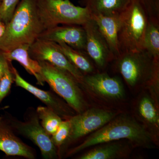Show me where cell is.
I'll return each instance as SVG.
<instances>
[{
	"mask_svg": "<svg viewBox=\"0 0 159 159\" xmlns=\"http://www.w3.org/2000/svg\"><path fill=\"white\" fill-rule=\"evenodd\" d=\"M61 51L71 63L83 74H93L95 69L85 51H80L71 48L65 43H57Z\"/></svg>",
	"mask_w": 159,
	"mask_h": 159,
	"instance_id": "obj_18",
	"label": "cell"
},
{
	"mask_svg": "<svg viewBox=\"0 0 159 159\" xmlns=\"http://www.w3.org/2000/svg\"><path fill=\"white\" fill-rule=\"evenodd\" d=\"M149 15L145 0H129L119 15L118 42L120 54L145 50Z\"/></svg>",
	"mask_w": 159,
	"mask_h": 159,
	"instance_id": "obj_3",
	"label": "cell"
},
{
	"mask_svg": "<svg viewBox=\"0 0 159 159\" xmlns=\"http://www.w3.org/2000/svg\"><path fill=\"white\" fill-rule=\"evenodd\" d=\"M1 1H0V5H1Z\"/></svg>",
	"mask_w": 159,
	"mask_h": 159,
	"instance_id": "obj_29",
	"label": "cell"
},
{
	"mask_svg": "<svg viewBox=\"0 0 159 159\" xmlns=\"http://www.w3.org/2000/svg\"><path fill=\"white\" fill-rule=\"evenodd\" d=\"M145 33V49L154 59H159V14L149 13Z\"/></svg>",
	"mask_w": 159,
	"mask_h": 159,
	"instance_id": "obj_19",
	"label": "cell"
},
{
	"mask_svg": "<svg viewBox=\"0 0 159 159\" xmlns=\"http://www.w3.org/2000/svg\"><path fill=\"white\" fill-rule=\"evenodd\" d=\"M138 111L140 116L147 123L158 127V111L153 100L150 97L148 96L142 97L139 103Z\"/></svg>",
	"mask_w": 159,
	"mask_h": 159,
	"instance_id": "obj_22",
	"label": "cell"
},
{
	"mask_svg": "<svg viewBox=\"0 0 159 159\" xmlns=\"http://www.w3.org/2000/svg\"><path fill=\"white\" fill-rule=\"evenodd\" d=\"M12 70L14 74V81L16 86L34 95L61 118L68 119L74 116V110L66 102L65 103L62 101L57 94L54 93L51 91H44L38 88L22 77L13 66Z\"/></svg>",
	"mask_w": 159,
	"mask_h": 159,
	"instance_id": "obj_11",
	"label": "cell"
},
{
	"mask_svg": "<svg viewBox=\"0 0 159 159\" xmlns=\"http://www.w3.org/2000/svg\"><path fill=\"white\" fill-rule=\"evenodd\" d=\"M116 59L118 70L129 85L157 82L159 61L145 50L123 52Z\"/></svg>",
	"mask_w": 159,
	"mask_h": 159,
	"instance_id": "obj_5",
	"label": "cell"
},
{
	"mask_svg": "<svg viewBox=\"0 0 159 159\" xmlns=\"http://www.w3.org/2000/svg\"><path fill=\"white\" fill-rule=\"evenodd\" d=\"M30 45L23 44L9 52H4L6 59L9 62L16 61L19 63L29 74L35 77L38 85L43 86L44 79L42 73L39 62L31 57L29 53Z\"/></svg>",
	"mask_w": 159,
	"mask_h": 159,
	"instance_id": "obj_16",
	"label": "cell"
},
{
	"mask_svg": "<svg viewBox=\"0 0 159 159\" xmlns=\"http://www.w3.org/2000/svg\"><path fill=\"white\" fill-rule=\"evenodd\" d=\"M2 117L0 116V119H2Z\"/></svg>",
	"mask_w": 159,
	"mask_h": 159,
	"instance_id": "obj_28",
	"label": "cell"
},
{
	"mask_svg": "<svg viewBox=\"0 0 159 159\" xmlns=\"http://www.w3.org/2000/svg\"><path fill=\"white\" fill-rule=\"evenodd\" d=\"M45 82L55 93L62 98L74 111L78 113L85 110L87 104L80 83L67 71L46 61H38Z\"/></svg>",
	"mask_w": 159,
	"mask_h": 159,
	"instance_id": "obj_6",
	"label": "cell"
},
{
	"mask_svg": "<svg viewBox=\"0 0 159 159\" xmlns=\"http://www.w3.org/2000/svg\"><path fill=\"white\" fill-rule=\"evenodd\" d=\"M122 139H128L135 145L145 147L150 146L152 141L151 134L145 126L130 117L121 116L94 131L67 154L73 155L89 147Z\"/></svg>",
	"mask_w": 159,
	"mask_h": 159,
	"instance_id": "obj_2",
	"label": "cell"
},
{
	"mask_svg": "<svg viewBox=\"0 0 159 159\" xmlns=\"http://www.w3.org/2000/svg\"><path fill=\"white\" fill-rule=\"evenodd\" d=\"M38 38L57 43H64L73 48L85 51L86 33L81 25L56 26L43 31Z\"/></svg>",
	"mask_w": 159,
	"mask_h": 159,
	"instance_id": "obj_12",
	"label": "cell"
},
{
	"mask_svg": "<svg viewBox=\"0 0 159 159\" xmlns=\"http://www.w3.org/2000/svg\"><path fill=\"white\" fill-rule=\"evenodd\" d=\"M11 62L7 60L4 55V52L0 50V80L5 70Z\"/></svg>",
	"mask_w": 159,
	"mask_h": 159,
	"instance_id": "obj_26",
	"label": "cell"
},
{
	"mask_svg": "<svg viewBox=\"0 0 159 159\" xmlns=\"http://www.w3.org/2000/svg\"><path fill=\"white\" fill-rule=\"evenodd\" d=\"M44 30L36 0H20L0 38V50L7 52L21 45H30Z\"/></svg>",
	"mask_w": 159,
	"mask_h": 159,
	"instance_id": "obj_1",
	"label": "cell"
},
{
	"mask_svg": "<svg viewBox=\"0 0 159 159\" xmlns=\"http://www.w3.org/2000/svg\"><path fill=\"white\" fill-rule=\"evenodd\" d=\"M20 0H2L0 21L6 25L11 19Z\"/></svg>",
	"mask_w": 159,
	"mask_h": 159,
	"instance_id": "obj_25",
	"label": "cell"
},
{
	"mask_svg": "<svg viewBox=\"0 0 159 159\" xmlns=\"http://www.w3.org/2000/svg\"><path fill=\"white\" fill-rule=\"evenodd\" d=\"M82 26L86 33V53L97 66L104 68L115 58L108 44L93 20L91 18Z\"/></svg>",
	"mask_w": 159,
	"mask_h": 159,
	"instance_id": "obj_10",
	"label": "cell"
},
{
	"mask_svg": "<svg viewBox=\"0 0 159 159\" xmlns=\"http://www.w3.org/2000/svg\"><path fill=\"white\" fill-rule=\"evenodd\" d=\"M0 150L7 156L35 158L33 148L16 135L9 122L4 118L0 119Z\"/></svg>",
	"mask_w": 159,
	"mask_h": 159,
	"instance_id": "obj_14",
	"label": "cell"
},
{
	"mask_svg": "<svg viewBox=\"0 0 159 159\" xmlns=\"http://www.w3.org/2000/svg\"><path fill=\"white\" fill-rule=\"evenodd\" d=\"M6 28V25L0 21V38L2 36Z\"/></svg>",
	"mask_w": 159,
	"mask_h": 159,
	"instance_id": "obj_27",
	"label": "cell"
},
{
	"mask_svg": "<svg viewBox=\"0 0 159 159\" xmlns=\"http://www.w3.org/2000/svg\"><path fill=\"white\" fill-rule=\"evenodd\" d=\"M116 113L102 109H89L69 118L70 132L68 141H74L95 131L115 118Z\"/></svg>",
	"mask_w": 159,
	"mask_h": 159,
	"instance_id": "obj_9",
	"label": "cell"
},
{
	"mask_svg": "<svg viewBox=\"0 0 159 159\" xmlns=\"http://www.w3.org/2000/svg\"><path fill=\"white\" fill-rule=\"evenodd\" d=\"M70 132V124L69 119L62 121L56 131L51 136V139L55 147L59 148L68 140Z\"/></svg>",
	"mask_w": 159,
	"mask_h": 159,
	"instance_id": "obj_23",
	"label": "cell"
},
{
	"mask_svg": "<svg viewBox=\"0 0 159 159\" xmlns=\"http://www.w3.org/2000/svg\"><path fill=\"white\" fill-rule=\"evenodd\" d=\"M119 15L114 16H105L101 15H91V18L97 24L99 31L105 39L114 57L116 59L120 55L118 42Z\"/></svg>",
	"mask_w": 159,
	"mask_h": 159,
	"instance_id": "obj_15",
	"label": "cell"
},
{
	"mask_svg": "<svg viewBox=\"0 0 159 159\" xmlns=\"http://www.w3.org/2000/svg\"><path fill=\"white\" fill-rule=\"evenodd\" d=\"M104 145L93 148L80 157V159H112L124 154L125 147L119 143H103Z\"/></svg>",
	"mask_w": 159,
	"mask_h": 159,
	"instance_id": "obj_20",
	"label": "cell"
},
{
	"mask_svg": "<svg viewBox=\"0 0 159 159\" xmlns=\"http://www.w3.org/2000/svg\"><path fill=\"white\" fill-rule=\"evenodd\" d=\"M36 112L43 128L51 136L57 130L62 118L47 106H39Z\"/></svg>",
	"mask_w": 159,
	"mask_h": 159,
	"instance_id": "obj_21",
	"label": "cell"
},
{
	"mask_svg": "<svg viewBox=\"0 0 159 159\" xmlns=\"http://www.w3.org/2000/svg\"><path fill=\"white\" fill-rule=\"evenodd\" d=\"M9 123L13 129L31 140L40 150L43 158L55 159L57 157V149L53 144L51 136L41 124L36 113L28 115L24 122L11 119Z\"/></svg>",
	"mask_w": 159,
	"mask_h": 159,
	"instance_id": "obj_7",
	"label": "cell"
},
{
	"mask_svg": "<svg viewBox=\"0 0 159 159\" xmlns=\"http://www.w3.org/2000/svg\"><path fill=\"white\" fill-rule=\"evenodd\" d=\"M36 6L45 30L59 25L82 26L91 19L88 9L70 0H36Z\"/></svg>",
	"mask_w": 159,
	"mask_h": 159,
	"instance_id": "obj_4",
	"label": "cell"
},
{
	"mask_svg": "<svg viewBox=\"0 0 159 159\" xmlns=\"http://www.w3.org/2000/svg\"><path fill=\"white\" fill-rule=\"evenodd\" d=\"M81 84L101 97L110 99H119L124 95L120 80L106 73H93L84 75Z\"/></svg>",
	"mask_w": 159,
	"mask_h": 159,
	"instance_id": "obj_13",
	"label": "cell"
},
{
	"mask_svg": "<svg viewBox=\"0 0 159 159\" xmlns=\"http://www.w3.org/2000/svg\"><path fill=\"white\" fill-rule=\"evenodd\" d=\"M29 53L33 59L38 61H48L57 67L67 71L80 83L82 82L84 75L63 54L57 43L38 38L30 45Z\"/></svg>",
	"mask_w": 159,
	"mask_h": 159,
	"instance_id": "obj_8",
	"label": "cell"
},
{
	"mask_svg": "<svg viewBox=\"0 0 159 159\" xmlns=\"http://www.w3.org/2000/svg\"><path fill=\"white\" fill-rule=\"evenodd\" d=\"M129 0H80L82 7L88 9L91 15L114 16L120 14Z\"/></svg>",
	"mask_w": 159,
	"mask_h": 159,
	"instance_id": "obj_17",
	"label": "cell"
},
{
	"mask_svg": "<svg viewBox=\"0 0 159 159\" xmlns=\"http://www.w3.org/2000/svg\"><path fill=\"white\" fill-rule=\"evenodd\" d=\"M12 66L11 62L10 63L0 80V103L9 93L11 85L14 82V76Z\"/></svg>",
	"mask_w": 159,
	"mask_h": 159,
	"instance_id": "obj_24",
	"label": "cell"
},
{
	"mask_svg": "<svg viewBox=\"0 0 159 159\" xmlns=\"http://www.w3.org/2000/svg\"><path fill=\"white\" fill-rule=\"evenodd\" d=\"M0 1H1V2H2V0H0Z\"/></svg>",
	"mask_w": 159,
	"mask_h": 159,
	"instance_id": "obj_30",
	"label": "cell"
}]
</instances>
